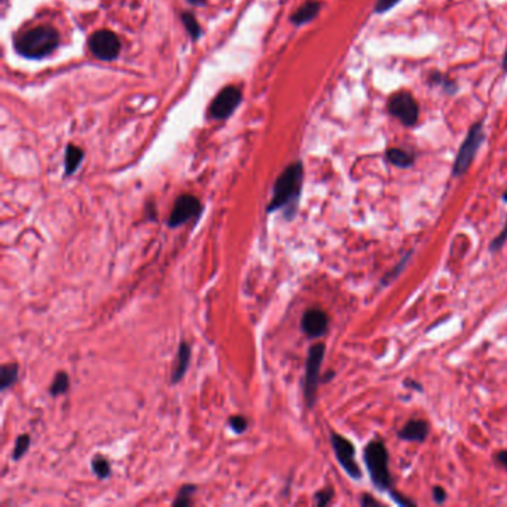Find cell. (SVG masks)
<instances>
[{
	"label": "cell",
	"mask_w": 507,
	"mask_h": 507,
	"mask_svg": "<svg viewBox=\"0 0 507 507\" xmlns=\"http://www.w3.org/2000/svg\"><path fill=\"white\" fill-rule=\"evenodd\" d=\"M303 183V165L301 161L287 165L274 183L272 198L267 213L283 210L286 221H294L299 206Z\"/></svg>",
	"instance_id": "cell-1"
},
{
	"label": "cell",
	"mask_w": 507,
	"mask_h": 507,
	"mask_svg": "<svg viewBox=\"0 0 507 507\" xmlns=\"http://www.w3.org/2000/svg\"><path fill=\"white\" fill-rule=\"evenodd\" d=\"M60 43V35L51 26L30 28L17 36L13 42L15 51L30 60H40L55 51Z\"/></svg>",
	"instance_id": "cell-2"
},
{
	"label": "cell",
	"mask_w": 507,
	"mask_h": 507,
	"mask_svg": "<svg viewBox=\"0 0 507 507\" xmlns=\"http://www.w3.org/2000/svg\"><path fill=\"white\" fill-rule=\"evenodd\" d=\"M363 459L374 486L381 491V493L390 491L391 476L389 470V452L386 445L381 440L369 442L363 452Z\"/></svg>",
	"instance_id": "cell-3"
},
{
	"label": "cell",
	"mask_w": 507,
	"mask_h": 507,
	"mask_svg": "<svg viewBox=\"0 0 507 507\" xmlns=\"http://www.w3.org/2000/svg\"><path fill=\"white\" fill-rule=\"evenodd\" d=\"M485 140V133H484V122L478 121L469 128V133L464 138L463 145H461L457 158L452 165V176L459 177L467 173L470 168L476 153H478L481 145Z\"/></svg>",
	"instance_id": "cell-4"
},
{
	"label": "cell",
	"mask_w": 507,
	"mask_h": 507,
	"mask_svg": "<svg viewBox=\"0 0 507 507\" xmlns=\"http://www.w3.org/2000/svg\"><path fill=\"white\" fill-rule=\"evenodd\" d=\"M326 355V345L317 342L310 347L308 356H306L305 364V379H303V396L306 406L310 409L314 406L317 399V390L320 384V369L323 359Z\"/></svg>",
	"instance_id": "cell-5"
},
{
	"label": "cell",
	"mask_w": 507,
	"mask_h": 507,
	"mask_svg": "<svg viewBox=\"0 0 507 507\" xmlns=\"http://www.w3.org/2000/svg\"><path fill=\"white\" fill-rule=\"evenodd\" d=\"M387 111L405 127H412L417 124L420 116V107L417 100L412 97V94L405 91H399L389 99Z\"/></svg>",
	"instance_id": "cell-6"
},
{
	"label": "cell",
	"mask_w": 507,
	"mask_h": 507,
	"mask_svg": "<svg viewBox=\"0 0 507 507\" xmlns=\"http://www.w3.org/2000/svg\"><path fill=\"white\" fill-rule=\"evenodd\" d=\"M330 443L338 463L341 464V467L345 470L350 478L356 481L362 479V469L356 459L355 445L338 433L330 435Z\"/></svg>",
	"instance_id": "cell-7"
},
{
	"label": "cell",
	"mask_w": 507,
	"mask_h": 507,
	"mask_svg": "<svg viewBox=\"0 0 507 507\" xmlns=\"http://www.w3.org/2000/svg\"><path fill=\"white\" fill-rule=\"evenodd\" d=\"M201 213H203L201 201L194 195L183 194L176 199L170 218L167 221V225L172 229L179 228L192 219L198 221L199 216H201Z\"/></svg>",
	"instance_id": "cell-8"
},
{
	"label": "cell",
	"mask_w": 507,
	"mask_h": 507,
	"mask_svg": "<svg viewBox=\"0 0 507 507\" xmlns=\"http://www.w3.org/2000/svg\"><path fill=\"white\" fill-rule=\"evenodd\" d=\"M89 50L99 60L112 61L121 52L119 38L111 30H99L89 38Z\"/></svg>",
	"instance_id": "cell-9"
},
{
	"label": "cell",
	"mask_w": 507,
	"mask_h": 507,
	"mask_svg": "<svg viewBox=\"0 0 507 507\" xmlns=\"http://www.w3.org/2000/svg\"><path fill=\"white\" fill-rule=\"evenodd\" d=\"M243 99L241 91L237 87L223 88L210 106V113L214 119H228L235 112Z\"/></svg>",
	"instance_id": "cell-10"
},
{
	"label": "cell",
	"mask_w": 507,
	"mask_h": 507,
	"mask_svg": "<svg viewBox=\"0 0 507 507\" xmlns=\"http://www.w3.org/2000/svg\"><path fill=\"white\" fill-rule=\"evenodd\" d=\"M329 328V317L320 308L306 310L301 320L302 332L310 338V340H317L328 332Z\"/></svg>",
	"instance_id": "cell-11"
},
{
	"label": "cell",
	"mask_w": 507,
	"mask_h": 507,
	"mask_svg": "<svg viewBox=\"0 0 507 507\" xmlns=\"http://www.w3.org/2000/svg\"><path fill=\"white\" fill-rule=\"evenodd\" d=\"M428 424L423 420H411L405 424V427L397 433L402 440L408 442H424L428 436Z\"/></svg>",
	"instance_id": "cell-12"
},
{
	"label": "cell",
	"mask_w": 507,
	"mask_h": 507,
	"mask_svg": "<svg viewBox=\"0 0 507 507\" xmlns=\"http://www.w3.org/2000/svg\"><path fill=\"white\" fill-rule=\"evenodd\" d=\"M191 363V345L188 342L182 341L177 350V359L172 372V384H177L183 379L184 374L188 372Z\"/></svg>",
	"instance_id": "cell-13"
},
{
	"label": "cell",
	"mask_w": 507,
	"mask_h": 507,
	"mask_svg": "<svg viewBox=\"0 0 507 507\" xmlns=\"http://www.w3.org/2000/svg\"><path fill=\"white\" fill-rule=\"evenodd\" d=\"M321 9V4L317 2V0H308V2H305L302 6H299L294 15H291V24L294 26H303L306 23H311Z\"/></svg>",
	"instance_id": "cell-14"
},
{
	"label": "cell",
	"mask_w": 507,
	"mask_h": 507,
	"mask_svg": "<svg viewBox=\"0 0 507 507\" xmlns=\"http://www.w3.org/2000/svg\"><path fill=\"white\" fill-rule=\"evenodd\" d=\"M386 158L391 165L399 167V168H409L413 165V161H415V157L411 152L399 149V147H390L386 152Z\"/></svg>",
	"instance_id": "cell-15"
},
{
	"label": "cell",
	"mask_w": 507,
	"mask_h": 507,
	"mask_svg": "<svg viewBox=\"0 0 507 507\" xmlns=\"http://www.w3.org/2000/svg\"><path fill=\"white\" fill-rule=\"evenodd\" d=\"M18 381V364L5 363L0 367V390L6 391L12 389Z\"/></svg>",
	"instance_id": "cell-16"
},
{
	"label": "cell",
	"mask_w": 507,
	"mask_h": 507,
	"mask_svg": "<svg viewBox=\"0 0 507 507\" xmlns=\"http://www.w3.org/2000/svg\"><path fill=\"white\" fill-rule=\"evenodd\" d=\"M84 160V152L81 147L69 145L66 149V155H65V168H66V176H72L76 170H78V167L81 165Z\"/></svg>",
	"instance_id": "cell-17"
},
{
	"label": "cell",
	"mask_w": 507,
	"mask_h": 507,
	"mask_svg": "<svg viewBox=\"0 0 507 507\" xmlns=\"http://www.w3.org/2000/svg\"><path fill=\"white\" fill-rule=\"evenodd\" d=\"M91 469H92V472H94V474L97 476V478L101 479V481L109 478L111 473H112V467H111L109 459L104 458L103 455L92 457V459H91Z\"/></svg>",
	"instance_id": "cell-18"
},
{
	"label": "cell",
	"mask_w": 507,
	"mask_h": 507,
	"mask_svg": "<svg viewBox=\"0 0 507 507\" xmlns=\"http://www.w3.org/2000/svg\"><path fill=\"white\" fill-rule=\"evenodd\" d=\"M70 389V379L67 377L66 372H58L52 381V384L50 386V394L52 397H57V396H61V394H66Z\"/></svg>",
	"instance_id": "cell-19"
},
{
	"label": "cell",
	"mask_w": 507,
	"mask_h": 507,
	"mask_svg": "<svg viewBox=\"0 0 507 507\" xmlns=\"http://www.w3.org/2000/svg\"><path fill=\"white\" fill-rule=\"evenodd\" d=\"M198 488L192 484H188V485H183L180 489H179V493H177V497L176 500L173 501V506H179V507H183V506H189L192 504V497L195 494V491Z\"/></svg>",
	"instance_id": "cell-20"
},
{
	"label": "cell",
	"mask_w": 507,
	"mask_h": 507,
	"mask_svg": "<svg viewBox=\"0 0 507 507\" xmlns=\"http://www.w3.org/2000/svg\"><path fill=\"white\" fill-rule=\"evenodd\" d=\"M182 21H183L184 27H186L189 36H191L194 40H196L199 36H201V27H199L196 18L194 17V15H192L191 12H183V13H182Z\"/></svg>",
	"instance_id": "cell-21"
},
{
	"label": "cell",
	"mask_w": 507,
	"mask_h": 507,
	"mask_svg": "<svg viewBox=\"0 0 507 507\" xmlns=\"http://www.w3.org/2000/svg\"><path fill=\"white\" fill-rule=\"evenodd\" d=\"M30 436L28 435H20L17 439H15V443H13V452H12V459L15 461H18L20 458H23L28 448H30Z\"/></svg>",
	"instance_id": "cell-22"
},
{
	"label": "cell",
	"mask_w": 507,
	"mask_h": 507,
	"mask_svg": "<svg viewBox=\"0 0 507 507\" xmlns=\"http://www.w3.org/2000/svg\"><path fill=\"white\" fill-rule=\"evenodd\" d=\"M428 82L433 84V85L443 87L445 89H447V92H450V94H454V92L457 91V85L448 78V76H445V74H442L439 72H433L432 74H430Z\"/></svg>",
	"instance_id": "cell-23"
},
{
	"label": "cell",
	"mask_w": 507,
	"mask_h": 507,
	"mask_svg": "<svg viewBox=\"0 0 507 507\" xmlns=\"http://www.w3.org/2000/svg\"><path fill=\"white\" fill-rule=\"evenodd\" d=\"M228 425L235 435H243L249 428V420L243 415H234V417H229Z\"/></svg>",
	"instance_id": "cell-24"
},
{
	"label": "cell",
	"mask_w": 507,
	"mask_h": 507,
	"mask_svg": "<svg viewBox=\"0 0 507 507\" xmlns=\"http://www.w3.org/2000/svg\"><path fill=\"white\" fill-rule=\"evenodd\" d=\"M314 498H316V503H317L318 507L328 506V504L332 501V498H333V489H332V488L321 489V491H318V493H316Z\"/></svg>",
	"instance_id": "cell-25"
},
{
	"label": "cell",
	"mask_w": 507,
	"mask_h": 507,
	"mask_svg": "<svg viewBox=\"0 0 507 507\" xmlns=\"http://www.w3.org/2000/svg\"><path fill=\"white\" fill-rule=\"evenodd\" d=\"M506 241H507V221H506L504 228L500 230V234L493 240V243H491V252L501 250L503 245L506 244Z\"/></svg>",
	"instance_id": "cell-26"
},
{
	"label": "cell",
	"mask_w": 507,
	"mask_h": 507,
	"mask_svg": "<svg viewBox=\"0 0 507 507\" xmlns=\"http://www.w3.org/2000/svg\"><path fill=\"white\" fill-rule=\"evenodd\" d=\"M401 0H377L375 4V12L377 13H384L390 9H393Z\"/></svg>",
	"instance_id": "cell-27"
},
{
	"label": "cell",
	"mask_w": 507,
	"mask_h": 507,
	"mask_svg": "<svg viewBox=\"0 0 507 507\" xmlns=\"http://www.w3.org/2000/svg\"><path fill=\"white\" fill-rule=\"evenodd\" d=\"M433 500L438 504H443L447 501V491H445L442 486H435L433 488Z\"/></svg>",
	"instance_id": "cell-28"
},
{
	"label": "cell",
	"mask_w": 507,
	"mask_h": 507,
	"mask_svg": "<svg viewBox=\"0 0 507 507\" xmlns=\"http://www.w3.org/2000/svg\"><path fill=\"white\" fill-rule=\"evenodd\" d=\"M389 493H390V496H391V498L399 504V506H415V503L413 501H411V500H406V498H403L402 497V494H397V493H394V491H389Z\"/></svg>",
	"instance_id": "cell-29"
},
{
	"label": "cell",
	"mask_w": 507,
	"mask_h": 507,
	"mask_svg": "<svg viewBox=\"0 0 507 507\" xmlns=\"http://www.w3.org/2000/svg\"><path fill=\"white\" fill-rule=\"evenodd\" d=\"M360 504H362L363 507H377V506H381L379 501H377L372 496H369V494H363V496H362Z\"/></svg>",
	"instance_id": "cell-30"
},
{
	"label": "cell",
	"mask_w": 507,
	"mask_h": 507,
	"mask_svg": "<svg viewBox=\"0 0 507 507\" xmlns=\"http://www.w3.org/2000/svg\"><path fill=\"white\" fill-rule=\"evenodd\" d=\"M497 461L507 470V451H501L497 454Z\"/></svg>",
	"instance_id": "cell-31"
},
{
	"label": "cell",
	"mask_w": 507,
	"mask_h": 507,
	"mask_svg": "<svg viewBox=\"0 0 507 507\" xmlns=\"http://www.w3.org/2000/svg\"><path fill=\"white\" fill-rule=\"evenodd\" d=\"M333 375H335V372H329V374H326V377L323 378L321 381H323V382H328V381H330V379L333 378Z\"/></svg>",
	"instance_id": "cell-32"
},
{
	"label": "cell",
	"mask_w": 507,
	"mask_h": 507,
	"mask_svg": "<svg viewBox=\"0 0 507 507\" xmlns=\"http://www.w3.org/2000/svg\"><path fill=\"white\" fill-rule=\"evenodd\" d=\"M503 70L507 72V50L504 52V57H503Z\"/></svg>",
	"instance_id": "cell-33"
},
{
	"label": "cell",
	"mask_w": 507,
	"mask_h": 507,
	"mask_svg": "<svg viewBox=\"0 0 507 507\" xmlns=\"http://www.w3.org/2000/svg\"><path fill=\"white\" fill-rule=\"evenodd\" d=\"M189 2L195 4V5H201V4H204V0H189Z\"/></svg>",
	"instance_id": "cell-34"
},
{
	"label": "cell",
	"mask_w": 507,
	"mask_h": 507,
	"mask_svg": "<svg viewBox=\"0 0 507 507\" xmlns=\"http://www.w3.org/2000/svg\"><path fill=\"white\" fill-rule=\"evenodd\" d=\"M503 199H504V203H507V191L503 194Z\"/></svg>",
	"instance_id": "cell-35"
}]
</instances>
